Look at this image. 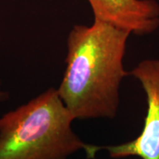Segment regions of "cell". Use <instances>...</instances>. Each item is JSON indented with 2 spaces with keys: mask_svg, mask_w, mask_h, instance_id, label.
I'll use <instances>...</instances> for the list:
<instances>
[{
  "mask_svg": "<svg viewBox=\"0 0 159 159\" xmlns=\"http://www.w3.org/2000/svg\"><path fill=\"white\" fill-rule=\"evenodd\" d=\"M130 33L99 20L75 25L67 36L66 69L57 89L74 119H113Z\"/></svg>",
  "mask_w": 159,
  "mask_h": 159,
  "instance_id": "obj_1",
  "label": "cell"
},
{
  "mask_svg": "<svg viewBox=\"0 0 159 159\" xmlns=\"http://www.w3.org/2000/svg\"><path fill=\"white\" fill-rule=\"evenodd\" d=\"M74 120L57 89H47L0 118V159H67L80 149L94 158L96 146L80 139Z\"/></svg>",
  "mask_w": 159,
  "mask_h": 159,
  "instance_id": "obj_2",
  "label": "cell"
},
{
  "mask_svg": "<svg viewBox=\"0 0 159 159\" xmlns=\"http://www.w3.org/2000/svg\"><path fill=\"white\" fill-rule=\"evenodd\" d=\"M130 74L141 83L146 95L147 114L142 133L130 142L97 146V150L106 149L112 158L138 157L141 159H159V60L145 59Z\"/></svg>",
  "mask_w": 159,
  "mask_h": 159,
  "instance_id": "obj_3",
  "label": "cell"
},
{
  "mask_svg": "<svg viewBox=\"0 0 159 159\" xmlns=\"http://www.w3.org/2000/svg\"><path fill=\"white\" fill-rule=\"evenodd\" d=\"M95 20L137 35L159 27V5L154 0H88Z\"/></svg>",
  "mask_w": 159,
  "mask_h": 159,
  "instance_id": "obj_4",
  "label": "cell"
},
{
  "mask_svg": "<svg viewBox=\"0 0 159 159\" xmlns=\"http://www.w3.org/2000/svg\"><path fill=\"white\" fill-rule=\"evenodd\" d=\"M7 97H8V94H7V92L2 89V84H1V81H0V102L5 101Z\"/></svg>",
  "mask_w": 159,
  "mask_h": 159,
  "instance_id": "obj_5",
  "label": "cell"
}]
</instances>
